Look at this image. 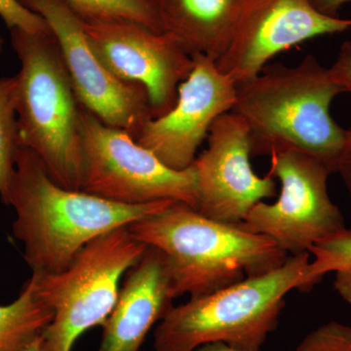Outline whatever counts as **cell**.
I'll list each match as a JSON object with an SVG mask.
<instances>
[{"instance_id": "cell-5", "label": "cell", "mask_w": 351, "mask_h": 351, "mask_svg": "<svg viewBox=\"0 0 351 351\" xmlns=\"http://www.w3.org/2000/svg\"><path fill=\"white\" fill-rule=\"evenodd\" d=\"M309 256H289L267 274L173 306L156 328L154 351H195L215 341L261 350L278 325L286 295L311 290L306 277Z\"/></svg>"}, {"instance_id": "cell-25", "label": "cell", "mask_w": 351, "mask_h": 351, "mask_svg": "<svg viewBox=\"0 0 351 351\" xmlns=\"http://www.w3.org/2000/svg\"><path fill=\"white\" fill-rule=\"evenodd\" d=\"M195 351H262L261 350H244V348H237V346H233L228 345V343H223V341H215V343H205V345L199 346V348H196Z\"/></svg>"}, {"instance_id": "cell-10", "label": "cell", "mask_w": 351, "mask_h": 351, "mask_svg": "<svg viewBox=\"0 0 351 351\" xmlns=\"http://www.w3.org/2000/svg\"><path fill=\"white\" fill-rule=\"evenodd\" d=\"M351 29V19L325 15L311 0H239L232 36L216 63L235 84L256 77L298 44Z\"/></svg>"}, {"instance_id": "cell-11", "label": "cell", "mask_w": 351, "mask_h": 351, "mask_svg": "<svg viewBox=\"0 0 351 351\" xmlns=\"http://www.w3.org/2000/svg\"><path fill=\"white\" fill-rule=\"evenodd\" d=\"M83 22L88 41L106 68L121 82L144 88L154 119L174 107L193 61L172 36L132 21Z\"/></svg>"}, {"instance_id": "cell-4", "label": "cell", "mask_w": 351, "mask_h": 351, "mask_svg": "<svg viewBox=\"0 0 351 351\" xmlns=\"http://www.w3.org/2000/svg\"><path fill=\"white\" fill-rule=\"evenodd\" d=\"M20 60L16 114L19 144L63 188L82 191V105L52 32L10 31Z\"/></svg>"}, {"instance_id": "cell-19", "label": "cell", "mask_w": 351, "mask_h": 351, "mask_svg": "<svg viewBox=\"0 0 351 351\" xmlns=\"http://www.w3.org/2000/svg\"><path fill=\"white\" fill-rule=\"evenodd\" d=\"M83 20H127L162 34L152 0H64Z\"/></svg>"}, {"instance_id": "cell-16", "label": "cell", "mask_w": 351, "mask_h": 351, "mask_svg": "<svg viewBox=\"0 0 351 351\" xmlns=\"http://www.w3.org/2000/svg\"><path fill=\"white\" fill-rule=\"evenodd\" d=\"M52 319V311L36 295L31 277L15 301L0 306V351L24 350Z\"/></svg>"}, {"instance_id": "cell-17", "label": "cell", "mask_w": 351, "mask_h": 351, "mask_svg": "<svg viewBox=\"0 0 351 351\" xmlns=\"http://www.w3.org/2000/svg\"><path fill=\"white\" fill-rule=\"evenodd\" d=\"M309 253L306 277L311 289L327 274L334 272V288L343 301L351 304V230L345 228L314 245Z\"/></svg>"}, {"instance_id": "cell-21", "label": "cell", "mask_w": 351, "mask_h": 351, "mask_svg": "<svg viewBox=\"0 0 351 351\" xmlns=\"http://www.w3.org/2000/svg\"><path fill=\"white\" fill-rule=\"evenodd\" d=\"M0 17L10 31L21 29L29 32H51L45 20L19 0H0Z\"/></svg>"}, {"instance_id": "cell-9", "label": "cell", "mask_w": 351, "mask_h": 351, "mask_svg": "<svg viewBox=\"0 0 351 351\" xmlns=\"http://www.w3.org/2000/svg\"><path fill=\"white\" fill-rule=\"evenodd\" d=\"M45 20L56 38L80 105L106 125L135 138L154 119L147 92L121 82L97 56L88 41L84 22L64 0H19Z\"/></svg>"}, {"instance_id": "cell-20", "label": "cell", "mask_w": 351, "mask_h": 351, "mask_svg": "<svg viewBox=\"0 0 351 351\" xmlns=\"http://www.w3.org/2000/svg\"><path fill=\"white\" fill-rule=\"evenodd\" d=\"M295 351H351V326L338 321L320 325L302 339Z\"/></svg>"}, {"instance_id": "cell-14", "label": "cell", "mask_w": 351, "mask_h": 351, "mask_svg": "<svg viewBox=\"0 0 351 351\" xmlns=\"http://www.w3.org/2000/svg\"><path fill=\"white\" fill-rule=\"evenodd\" d=\"M173 300L162 255L147 246L123 277L97 351H140L152 328L173 306Z\"/></svg>"}, {"instance_id": "cell-15", "label": "cell", "mask_w": 351, "mask_h": 351, "mask_svg": "<svg viewBox=\"0 0 351 351\" xmlns=\"http://www.w3.org/2000/svg\"><path fill=\"white\" fill-rule=\"evenodd\" d=\"M161 31L169 34L189 56L219 59L225 53L239 0H152Z\"/></svg>"}, {"instance_id": "cell-26", "label": "cell", "mask_w": 351, "mask_h": 351, "mask_svg": "<svg viewBox=\"0 0 351 351\" xmlns=\"http://www.w3.org/2000/svg\"><path fill=\"white\" fill-rule=\"evenodd\" d=\"M41 336V335H40ZM38 337L34 343H31L27 348L23 351H41V338Z\"/></svg>"}, {"instance_id": "cell-28", "label": "cell", "mask_w": 351, "mask_h": 351, "mask_svg": "<svg viewBox=\"0 0 351 351\" xmlns=\"http://www.w3.org/2000/svg\"><path fill=\"white\" fill-rule=\"evenodd\" d=\"M348 132H350V133L351 134V129H350V130H348Z\"/></svg>"}, {"instance_id": "cell-27", "label": "cell", "mask_w": 351, "mask_h": 351, "mask_svg": "<svg viewBox=\"0 0 351 351\" xmlns=\"http://www.w3.org/2000/svg\"><path fill=\"white\" fill-rule=\"evenodd\" d=\"M2 48H3V38L0 36V53H1Z\"/></svg>"}, {"instance_id": "cell-13", "label": "cell", "mask_w": 351, "mask_h": 351, "mask_svg": "<svg viewBox=\"0 0 351 351\" xmlns=\"http://www.w3.org/2000/svg\"><path fill=\"white\" fill-rule=\"evenodd\" d=\"M193 66L180 84L174 107L149 120L135 137L166 166L182 171L193 166L196 152L221 115L232 110L237 85L212 58L195 54Z\"/></svg>"}, {"instance_id": "cell-7", "label": "cell", "mask_w": 351, "mask_h": 351, "mask_svg": "<svg viewBox=\"0 0 351 351\" xmlns=\"http://www.w3.org/2000/svg\"><path fill=\"white\" fill-rule=\"evenodd\" d=\"M82 191L127 205L171 200L198 207L193 166L168 167L127 131L82 108Z\"/></svg>"}, {"instance_id": "cell-24", "label": "cell", "mask_w": 351, "mask_h": 351, "mask_svg": "<svg viewBox=\"0 0 351 351\" xmlns=\"http://www.w3.org/2000/svg\"><path fill=\"white\" fill-rule=\"evenodd\" d=\"M351 0H311L313 5L325 15L339 17V9Z\"/></svg>"}, {"instance_id": "cell-1", "label": "cell", "mask_w": 351, "mask_h": 351, "mask_svg": "<svg viewBox=\"0 0 351 351\" xmlns=\"http://www.w3.org/2000/svg\"><path fill=\"white\" fill-rule=\"evenodd\" d=\"M172 202L127 205L63 188L34 152L19 145L6 205L15 210L13 235L24 245V258L32 272L57 274L92 240Z\"/></svg>"}, {"instance_id": "cell-3", "label": "cell", "mask_w": 351, "mask_h": 351, "mask_svg": "<svg viewBox=\"0 0 351 351\" xmlns=\"http://www.w3.org/2000/svg\"><path fill=\"white\" fill-rule=\"evenodd\" d=\"M138 241L160 252L173 299L198 297L282 265L289 255L269 237L241 223L208 218L181 202L128 226Z\"/></svg>"}, {"instance_id": "cell-12", "label": "cell", "mask_w": 351, "mask_h": 351, "mask_svg": "<svg viewBox=\"0 0 351 351\" xmlns=\"http://www.w3.org/2000/svg\"><path fill=\"white\" fill-rule=\"evenodd\" d=\"M207 138V149L193 164L197 210L217 221L243 223L252 208L276 196V180L254 172L248 128L239 115L232 112L221 115Z\"/></svg>"}, {"instance_id": "cell-2", "label": "cell", "mask_w": 351, "mask_h": 351, "mask_svg": "<svg viewBox=\"0 0 351 351\" xmlns=\"http://www.w3.org/2000/svg\"><path fill=\"white\" fill-rule=\"evenodd\" d=\"M345 89L313 55L295 66H265L237 87L230 112L248 128L252 156L280 151L304 152L336 173L346 130L332 119L330 108Z\"/></svg>"}, {"instance_id": "cell-18", "label": "cell", "mask_w": 351, "mask_h": 351, "mask_svg": "<svg viewBox=\"0 0 351 351\" xmlns=\"http://www.w3.org/2000/svg\"><path fill=\"white\" fill-rule=\"evenodd\" d=\"M17 76L0 78V197L7 204L19 147L16 114Z\"/></svg>"}, {"instance_id": "cell-22", "label": "cell", "mask_w": 351, "mask_h": 351, "mask_svg": "<svg viewBox=\"0 0 351 351\" xmlns=\"http://www.w3.org/2000/svg\"><path fill=\"white\" fill-rule=\"evenodd\" d=\"M329 69L334 80L351 93V41L343 43L336 62Z\"/></svg>"}, {"instance_id": "cell-23", "label": "cell", "mask_w": 351, "mask_h": 351, "mask_svg": "<svg viewBox=\"0 0 351 351\" xmlns=\"http://www.w3.org/2000/svg\"><path fill=\"white\" fill-rule=\"evenodd\" d=\"M336 173L341 176L351 197V134L348 130H346V145Z\"/></svg>"}, {"instance_id": "cell-8", "label": "cell", "mask_w": 351, "mask_h": 351, "mask_svg": "<svg viewBox=\"0 0 351 351\" xmlns=\"http://www.w3.org/2000/svg\"><path fill=\"white\" fill-rule=\"evenodd\" d=\"M269 174L281 184L278 199L258 203L241 226L265 235L289 256L309 253L311 248L346 228L345 217L328 191L329 169L304 152L280 151L270 154ZM311 254V253H309Z\"/></svg>"}, {"instance_id": "cell-6", "label": "cell", "mask_w": 351, "mask_h": 351, "mask_svg": "<svg viewBox=\"0 0 351 351\" xmlns=\"http://www.w3.org/2000/svg\"><path fill=\"white\" fill-rule=\"evenodd\" d=\"M147 247L121 226L89 242L63 271L32 272L36 295L53 313L40 336L41 351H71L83 332L103 326L117 304L120 280Z\"/></svg>"}]
</instances>
